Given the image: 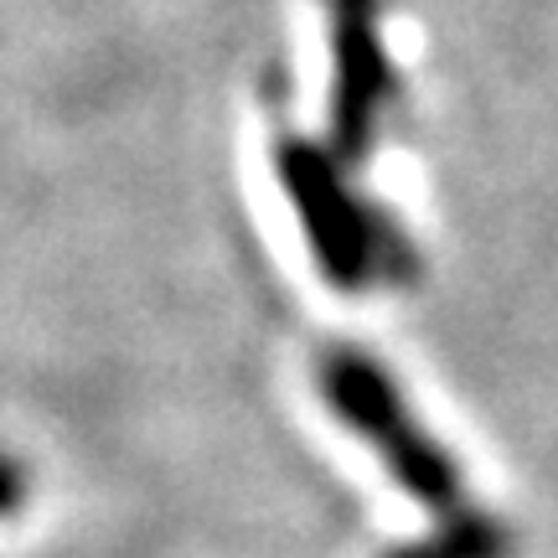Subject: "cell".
Segmentation results:
<instances>
[{"label": "cell", "mask_w": 558, "mask_h": 558, "mask_svg": "<svg viewBox=\"0 0 558 558\" xmlns=\"http://www.w3.org/2000/svg\"><path fill=\"white\" fill-rule=\"evenodd\" d=\"M275 177L295 207L316 269L341 295H367L373 284H399L414 275V243L403 239L399 218H388L352 186L347 160L284 130L275 140Z\"/></svg>", "instance_id": "6da1fadb"}, {"label": "cell", "mask_w": 558, "mask_h": 558, "mask_svg": "<svg viewBox=\"0 0 558 558\" xmlns=\"http://www.w3.org/2000/svg\"><path fill=\"white\" fill-rule=\"evenodd\" d=\"M320 393L352 435L378 450V460L393 471V481L418 507H429L435 518H450V512L465 507V481H460L450 450L435 435H424V424L399 393V383L383 373V362H373L357 347L326 352Z\"/></svg>", "instance_id": "7a4b0ae2"}, {"label": "cell", "mask_w": 558, "mask_h": 558, "mask_svg": "<svg viewBox=\"0 0 558 558\" xmlns=\"http://www.w3.org/2000/svg\"><path fill=\"white\" fill-rule=\"evenodd\" d=\"M331 21V156L357 166L399 104V68L383 47V0H326Z\"/></svg>", "instance_id": "3957f363"}, {"label": "cell", "mask_w": 558, "mask_h": 558, "mask_svg": "<svg viewBox=\"0 0 558 558\" xmlns=\"http://www.w3.org/2000/svg\"><path fill=\"white\" fill-rule=\"evenodd\" d=\"M512 554H518V533L507 522L481 512V507H460L450 518H439L435 533L399 543L383 558H512Z\"/></svg>", "instance_id": "277c9868"}, {"label": "cell", "mask_w": 558, "mask_h": 558, "mask_svg": "<svg viewBox=\"0 0 558 558\" xmlns=\"http://www.w3.org/2000/svg\"><path fill=\"white\" fill-rule=\"evenodd\" d=\"M26 492H32L26 460L11 456V450H0V518H16L21 507H26Z\"/></svg>", "instance_id": "5b68a950"}]
</instances>
